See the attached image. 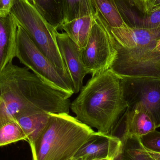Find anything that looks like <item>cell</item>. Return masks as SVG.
<instances>
[{"instance_id":"8992f818","label":"cell","mask_w":160,"mask_h":160,"mask_svg":"<svg viewBox=\"0 0 160 160\" xmlns=\"http://www.w3.org/2000/svg\"><path fill=\"white\" fill-rule=\"evenodd\" d=\"M113 41L116 53L109 69L117 76L120 78L160 79V52L154 50L156 44L146 48L128 49L119 45L113 37Z\"/></svg>"},{"instance_id":"ba28073f","label":"cell","mask_w":160,"mask_h":160,"mask_svg":"<svg viewBox=\"0 0 160 160\" xmlns=\"http://www.w3.org/2000/svg\"><path fill=\"white\" fill-rule=\"evenodd\" d=\"M120 78L127 108L143 110L152 118L156 128H159L160 79L146 77Z\"/></svg>"},{"instance_id":"484cf974","label":"cell","mask_w":160,"mask_h":160,"mask_svg":"<svg viewBox=\"0 0 160 160\" xmlns=\"http://www.w3.org/2000/svg\"><path fill=\"white\" fill-rule=\"evenodd\" d=\"M154 50L156 51L160 52V40L158 41L156 43V46H155Z\"/></svg>"},{"instance_id":"5bb4252c","label":"cell","mask_w":160,"mask_h":160,"mask_svg":"<svg viewBox=\"0 0 160 160\" xmlns=\"http://www.w3.org/2000/svg\"><path fill=\"white\" fill-rule=\"evenodd\" d=\"M18 26L11 13L0 16V73L15 57Z\"/></svg>"},{"instance_id":"3957f363","label":"cell","mask_w":160,"mask_h":160,"mask_svg":"<svg viewBox=\"0 0 160 160\" xmlns=\"http://www.w3.org/2000/svg\"><path fill=\"white\" fill-rule=\"evenodd\" d=\"M94 132L69 114L50 113L47 126L30 144L32 160H71Z\"/></svg>"},{"instance_id":"5b68a950","label":"cell","mask_w":160,"mask_h":160,"mask_svg":"<svg viewBox=\"0 0 160 160\" xmlns=\"http://www.w3.org/2000/svg\"><path fill=\"white\" fill-rule=\"evenodd\" d=\"M15 57L45 82L71 95L74 94L71 81L55 68L19 25L16 37Z\"/></svg>"},{"instance_id":"f1b7e54d","label":"cell","mask_w":160,"mask_h":160,"mask_svg":"<svg viewBox=\"0 0 160 160\" xmlns=\"http://www.w3.org/2000/svg\"><path fill=\"white\" fill-rule=\"evenodd\" d=\"M71 160H73L71 159Z\"/></svg>"},{"instance_id":"ac0fdd59","label":"cell","mask_w":160,"mask_h":160,"mask_svg":"<svg viewBox=\"0 0 160 160\" xmlns=\"http://www.w3.org/2000/svg\"><path fill=\"white\" fill-rule=\"evenodd\" d=\"M96 13L110 28H120L126 24L114 0H90Z\"/></svg>"},{"instance_id":"277c9868","label":"cell","mask_w":160,"mask_h":160,"mask_svg":"<svg viewBox=\"0 0 160 160\" xmlns=\"http://www.w3.org/2000/svg\"><path fill=\"white\" fill-rule=\"evenodd\" d=\"M10 13L32 41L64 77L70 80L56 40L57 30L51 25L30 0H18Z\"/></svg>"},{"instance_id":"603a6c76","label":"cell","mask_w":160,"mask_h":160,"mask_svg":"<svg viewBox=\"0 0 160 160\" xmlns=\"http://www.w3.org/2000/svg\"><path fill=\"white\" fill-rule=\"evenodd\" d=\"M18 0H0V16H6L10 13L12 7Z\"/></svg>"},{"instance_id":"4fadbf2b","label":"cell","mask_w":160,"mask_h":160,"mask_svg":"<svg viewBox=\"0 0 160 160\" xmlns=\"http://www.w3.org/2000/svg\"><path fill=\"white\" fill-rule=\"evenodd\" d=\"M115 40L126 48H146L160 40V26L152 29L132 28L127 24L120 28H110Z\"/></svg>"},{"instance_id":"8fae6325","label":"cell","mask_w":160,"mask_h":160,"mask_svg":"<svg viewBox=\"0 0 160 160\" xmlns=\"http://www.w3.org/2000/svg\"><path fill=\"white\" fill-rule=\"evenodd\" d=\"M59 51L65 64L74 93H78L83 87V81L88 73L81 58V49L65 32L56 33Z\"/></svg>"},{"instance_id":"e0dca14e","label":"cell","mask_w":160,"mask_h":160,"mask_svg":"<svg viewBox=\"0 0 160 160\" xmlns=\"http://www.w3.org/2000/svg\"><path fill=\"white\" fill-rule=\"evenodd\" d=\"M47 21L56 30L64 23L63 0H30Z\"/></svg>"},{"instance_id":"44dd1931","label":"cell","mask_w":160,"mask_h":160,"mask_svg":"<svg viewBox=\"0 0 160 160\" xmlns=\"http://www.w3.org/2000/svg\"><path fill=\"white\" fill-rule=\"evenodd\" d=\"M22 140L27 141V137L16 120L0 127V147Z\"/></svg>"},{"instance_id":"6da1fadb","label":"cell","mask_w":160,"mask_h":160,"mask_svg":"<svg viewBox=\"0 0 160 160\" xmlns=\"http://www.w3.org/2000/svg\"><path fill=\"white\" fill-rule=\"evenodd\" d=\"M71 94L12 62L0 73V127L18 116L38 112L69 114Z\"/></svg>"},{"instance_id":"cb8c5ba5","label":"cell","mask_w":160,"mask_h":160,"mask_svg":"<svg viewBox=\"0 0 160 160\" xmlns=\"http://www.w3.org/2000/svg\"><path fill=\"white\" fill-rule=\"evenodd\" d=\"M148 152L149 153L151 157L155 160H160V153H155L152 151L147 150Z\"/></svg>"},{"instance_id":"d6986e66","label":"cell","mask_w":160,"mask_h":160,"mask_svg":"<svg viewBox=\"0 0 160 160\" xmlns=\"http://www.w3.org/2000/svg\"><path fill=\"white\" fill-rule=\"evenodd\" d=\"M122 142L119 160H155L141 142L140 137L127 136Z\"/></svg>"},{"instance_id":"2e32d148","label":"cell","mask_w":160,"mask_h":160,"mask_svg":"<svg viewBox=\"0 0 160 160\" xmlns=\"http://www.w3.org/2000/svg\"><path fill=\"white\" fill-rule=\"evenodd\" d=\"M94 18L92 15L84 16L63 23L60 29L64 30L81 49L87 43Z\"/></svg>"},{"instance_id":"30bf717a","label":"cell","mask_w":160,"mask_h":160,"mask_svg":"<svg viewBox=\"0 0 160 160\" xmlns=\"http://www.w3.org/2000/svg\"><path fill=\"white\" fill-rule=\"evenodd\" d=\"M122 142L111 133L94 132L81 147L72 160H92L117 157L121 151Z\"/></svg>"},{"instance_id":"9a60e30c","label":"cell","mask_w":160,"mask_h":160,"mask_svg":"<svg viewBox=\"0 0 160 160\" xmlns=\"http://www.w3.org/2000/svg\"><path fill=\"white\" fill-rule=\"evenodd\" d=\"M50 113L38 112L18 116L15 118L27 138L29 144L33 142L47 126Z\"/></svg>"},{"instance_id":"7a4b0ae2","label":"cell","mask_w":160,"mask_h":160,"mask_svg":"<svg viewBox=\"0 0 160 160\" xmlns=\"http://www.w3.org/2000/svg\"><path fill=\"white\" fill-rule=\"evenodd\" d=\"M70 109L80 122L99 132L110 133L127 109L121 78L110 69L92 77Z\"/></svg>"},{"instance_id":"9c48e42d","label":"cell","mask_w":160,"mask_h":160,"mask_svg":"<svg viewBox=\"0 0 160 160\" xmlns=\"http://www.w3.org/2000/svg\"><path fill=\"white\" fill-rule=\"evenodd\" d=\"M124 22L132 28L152 29L160 26V6L145 0H114Z\"/></svg>"},{"instance_id":"d4e9b609","label":"cell","mask_w":160,"mask_h":160,"mask_svg":"<svg viewBox=\"0 0 160 160\" xmlns=\"http://www.w3.org/2000/svg\"><path fill=\"white\" fill-rule=\"evenodd\" d=\"M145 1L153 5L160 6V0H145Z\"/></svg>"},{"instance_id":"ffe728a7","label":"cell","mask_w":160,"mask_h":160,"mask_svg":"<svg viewBox=\"0 0 160 160\" xmlns=\"http://www.w3.org/2000/svg\"><path fill=\"white\" fill-rule=\"evenodd\" d=\"M63 4L64 23L96 13L90 0H63Z\"/></svg>"},{"instance_id":"52a82bcc","label":"cell","mask_w":160,"mask_h":160,"mask_svg":"<svg viewBox=\"0 0 160 160\" xmlns=\"http://www.w3.org/2000/svg\"><path fill=\"white\" fill-rule=\"evenodd\" d=\"M116 53L109 26L95 13L87 43L81 49V58L88 74L93 77L109 69Z\"/></svg>"},{"instance_id":"83f0119b","label":"cell","mask_w":160,"mask_h":160,"mask_svg":"<svg viewBox=\"0 0 160 160\" xmlns=\"http://www.w3.org/2000/svg\"><path fill=\"white\" fill-rule=\"evenodd\" d=\"M119 155L115 158L114 160H119Z\"/></svg>"},{"instance_id":"7c38bea8","label":"cell","mask_w":160,"mask_h":160,"mask_svg":"<svg viewBox=\"0 0 160 160\" xmlns=\"http://www.w3.org/2000/svg\"><path fill=\"white\" fill-rule=\"evenodd\" d=\"M156 129L154 121L146 112L127 108L110 133L121 140L127 136L140 137Z\"/></svg>"},{"instance_id":"7402d4cb","label":"cell","mask_w":160,"mask_h":160,"mask_svg":"<svg viewBox=\"0 0 160 160\" xmlns=\"http://www.w3.org/2000/svg\"><path fill=\"white\" fill-rule=\"evenodd\" d=\"M144 147L149 151L160 153V132L155 130L140 137Z\"/></svg>"},{"instance_id":"4316f807","label":"cell","mask_w":160,"mask_h":160,"mask_svg":"<svg viewBox=\"0 0 160 160\" xmlns=\"http://www.w3.org/2000/svg\"><path fill=\"white\" fill-rule=\"evenodd\" d=\"M115 158H98L96 159L92 160H114Z\"/></svg>"}]
</instances>
